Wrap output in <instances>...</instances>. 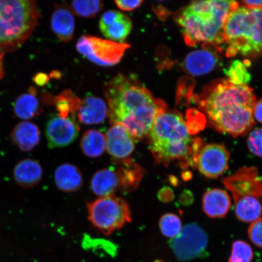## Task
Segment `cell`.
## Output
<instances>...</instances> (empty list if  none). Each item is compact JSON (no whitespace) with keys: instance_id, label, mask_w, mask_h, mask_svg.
Here are the masks:
<instances>
[{"instance_id":"cell-1","label":"cell","mask_w":262,"mask_h":262,"mask_svg":"<svg viewBox=\"0 0 262 262\" xmlns=\"http://www.w3.org/2000/svg\"><path fill=\"white\" fill-rule=\"evenodd\" d=\"M104 90L111 123L122 125L134 140L147 137L156 118L167 110L165 101L132 76L119 74Z\"/></svg>"},{"instance_id":"cell-2","label":"cell","mask_w":262,"mask_h":262,"mask_svg":"<svg viewBox=\"0 0 262 262\" xmlns=\"http://www.w3.org/2000/svg\"><path fill=\"white\" fill-rule=\"evenodd\" d=\"M198 101L209 124L219 132L244 136L254 126L256 98L248 85L216 80L204 88Z\"/></svg>"},{"instance_id":"cell-3","label":"cell","mask_w":262,"mask_h":262,"mask_svg":"<svg viewBox=\"0 0 262 262\" xmlns=\"http://www.w3.org/2000/svg\"><path fill=\"white\" fill-rule=\"evenodd\" d=\"M147 137L157 163L168 166L177 162L183 170L196 167L200 150L204 146V140L192 137L182 115L174 111L159 114Z\"/></svg>"},{"instance_id":"cell-4","label":"cell","mask_w":262,"mask_h":262,"mask_svg":"<svg viewBox=\"0 0 262 262\" xmlns=\"http://www.w3.org/2000/svg\"><path fill=\"white\" fill-rule=\"evenodd\" d=\"M235 1H196L179 11L176 20L186 45L217 47L224 42V26L229 13L237 7Z\"/></svg>"},{"instance_id":"cell-5","label":"cell","mask_w":262,"mask_h":262,"mask_svg":"<svg viewBox=\"0 0 262 262\" xmlns=\"http://www.w3.org/2000/svg\"><path fill=\"white\" fill-rule=\"evenodd\" d=\"M225 54L256 58L262 55V8H248L238 5L231 10L224 29Z\"/></svg>"},{"instance_id":"cell-6","label":"cell","mask_w":262,"mask_h":262,"mask_svg":"<svg viewBox=\"0 0 262 262\" xmlns=\"http://www.w3.org/2000/svg\"><path fill=\"white\" fill-rule=\"evenodd\" d=\"M39 16L34 1L0 0V51L20 47L34 32Z\"/></svg>"},{"instance_id":"cell-7","label":"cell","mask_w":262,"mask_h":262,"mask_svg":"<svg viewBox=\"0 0 262 262\" xmlns=\"http://www.w3.org/2000/svg\"><path fill=\"white\" fill-rule=\"evenodd\" d=\"M88 218L94 227L109 235L132 220L128 204L122 198L110 195L88 203Z\"/></svg>"},{"instance_id":"cell-8","label":"cell","mask_w":262,"mask_h":262,"mask_svg":"<svg viewBox=\"0 0 262 262\" xmlns=\"http://www.w3.org/2000/svg\"><path fill=\"white\" fill-rule=\"evenodd\" d=\"M130 45L91 35H83L78 40L77 49L80 54L101 67H112L122 60Z\"/></svg>"},{"instance_id":"cell-9","label":"cell","mask_w":262,"mask_h":262,"mask_svg":"<svg viewBox=\"0 0 262 262\" xmlns=\"http://www.w3.org/2000/svg\"><path fill=\"white\" fill-rule=\"evenodd\" d=\"M208 244L207 234L195 223L186 225L179 234L169 242L173 254L180 261L204 257L207 253Z\"/></svg>"},{"instance_id":"cell-10","label":"cell","mask_w":262,"mask_h":262,"mask_svg":"<svg viewBox=\"0 0 262 262\" xmlns=\"http://www.w3.org/2000/svg\"><path fill=\"white\" fill-rule=\"evenodd\" d=\"M222 183L231 192L234 202L247 196H262V177L255 167H242L233 175L223 180Z\"/></svg>"},{"instance_id":"cell-11","label":"cell","mask_w":262,"mask_h":262,"mask_svg":"<svg viewBox=\"0 0 262 262\" xmlns=\"http://www.w3.org/2000/svg\"><path fill=\"white\" fill-rule=\"evenodd\" d=\"M230 154L222 144L204 145L200 150L196 167L203 175L209 179H217L227 171Z\"/></svg>"},{"instance_id":"cell-12","label":"cell","mask_w":262,"mask_h":262,"mask_svg":"<svg viewBox=\"0 0 262 262\" xmlns=\"http://www.w3.org/2000/svg\"><path fill=\"white\" fill-rule=\"evenodd\" d=\"M79 131L75 117L52 115L46 126L48 146L53 149L69 146L76 140Z\"/></svg>"},{"instance_id":"cell-13","label":"cell","mask_w":262,"mask_h":262,"mask_svg":"<svg viewBox=\"0 0 262 262\" xmlns=\"http://www.w3.org/2000/svg\"><path fill=\"white\" fill-rule=\"evenodd\" d=\"M106 149L114 160L129 158L135 149V140L120 124H113L106 136Z\"/></svg>"},{"instance_id":"cell-14","label":"cell","mask_w":262,"mask_h":262,"mask_svg":"<svg viewBox=\"0 0 262 262\" xmlns=\"http://www.w3.org/2000/svg\"><path fill=\"white\" fill-rule=\"evenodd\" d=\"M217 63V55L211 49L205 47L189 53L185 59L183 68L186 73L201 76L211 73Z\"/></svg>"},{"instance_id":"cell-15","label":"cell","mask_w":262,"mask_h":262,"mask_svg":"<svg viewBox=\"0 0 262 262\" xmlns=\"http://www.w3.org/2000/svg\"><path fill=\"white\" fill-rule=\"evenodd\" d=\"M116 165L120 191L130 192L138 188L145 175V169L129 157L116 160Z\"/></svg>"},{"instance_id":"cell-16","label":"cell","mask_w":262,"mask_h":262,"mask_svg":"<svg viewBox=\"0 0 262 262\" xmlns=\"http://www.w3.org/2000/svg\"><path fill=\"white\" fill-rule=\"evenodd\" d=\"M107 114V107L102 99L94 96H87L81 100L76 115L81 123L97 124L103 122Z\"/></svg>"},{"instance_id":"cell-17","label":"cell","mask_w":262,"mask_h":262,"mask_svg":"<svg viewBox=\"0 0 262 262\" xmlns=\"http://www.w3.org/2000/svg\"><path fill=\"white\" fill-rule=\"evenodd\" d=\"M203 209L208 217L224 218L231 208L230 198L225 190L214 188L206 191L203 196Z\"/></svg>"},{"instance_id":"cell-18","label":"cell","mask_w":262,"mask_h":262,"mask_svg":"<svg viewBox=\"0 0 262 262\" xmlns=\"http://www.w3.org/2000/svg\"><path fill=\"white\" fill-rule=\"evenodd\" d=\"M11 139L23 151H30L40 143V130L35 124L25 121L16 124L11 134Z\"/></svg>"},{"instance_id":"cell-19","label":"cell","mask_w":262,"mask_h":262,"mask_svg":"<svg viewBox=\"0 0 262 262\" xmlns=\"http://www.w3.org/2000/svg\"><path fill=\"white\" fill-rule=\"evenodd\" d=\"M91 188L94 194L100 198L112 195L119 189V178L116 167L98 170L91 179Z\"/></svg>"},{"instance_id":"cell-20","label":"cell","mask_w":262,"mask_h":262,"mask_svg":"<svg viewBox=\"0 0 262 262\" xmlns=\"http://www.w3.org/2000/svg\"><path fill=\"white\" fill-rule=\"evenodd\" d=\"M42 176V167L37 160H22L16 164L14 169L15 182L23 188L34 187L40 183Z\"/></svg>"},{"instance_id":"cell-21","label":"cell","mask_w":262,"mask_h":262,"mask_svg":"<svg viewBox=\"0 0 262 262\" xmlns=\"http://www.w3.org/2000/svg\"><path fill=\"white\" fill-rule=\"evenodd\" d=\"M54 180L57 188L67 192L78 191L83 182L80 170L70 163H64L58 167L54 173Z\"/></svg>"},{"instance_id":"cell-22","label":"cell","mask_w":262,"mask_h":262,"mask_svg":"<svg viewBox=\"0 0 262 262\" xmlns=\"http://www.w3.org/2000/svg\"><path fill=\"white\" fill-rule=\"evenodd\" d=\"M51 28L61 41H70L73 37L75 30V19L73 13L64 6H59L52 14Z\"/></svg>"},{"instance_id":"cell-23","label":"cell","mask_w":262,"mask_h":262,"mask_svg":"<svg viewBox=\"0 0 262 262\" xmlns=\"http://www.w3.org/2000/svg\"><path fill=\"white\" fill-rule=\"evenodd\" d=\"M14 110L15 116L22 120L31 119L38 116L40 106L35 88H30L27 93L17 98Z\"/></svg>"},{"instance_id":"cell-24","label":"cell","mask_w":262,"mask_h":262,"mask_svg":"<svg viewBox=\"0 0 262 262\" xmlns=\"http://www.w3.org/2000/svg\"><path fill=\"white\" fill-rule=\"evenodd\" d=\"M80 147L85 156L97 158L102 155L105 150L106 137L99 130H88L81 137Z\"/></svg>"},{"instance_id":"cell-25","label":"cell","mask_w":262,"mask_h":262,"mask_svg":"<svg viewBox=\"0 0 262 262\" xmlns=\"http://www.w3.org/2000/svg\"><path fill=\"white\" fill-rule=\"evenodd\" d=\"M234 204L235 215L239 221L250 223L260 218L262 206L257 198L247 196L237 200Z\"/></svg>"},{"instance_id":"cell-26","label":"cell","mask_w":262,"mask_h":262,"mask_svg":"<svg viewBox=\"0 0 262 262\" xmlns=\"http://www.w3.org/2000/svg\"><path fill=\"white\" fill-rule=\"evenodd\" d=\"M132 27V21L130 19L123 14L114 24L100 29V31L104 37L109 39V40L117 42H123L127 36L130 34Z\"/></svg>"},{"instance_id":"cell-27","label":"cell","mask_w":262,"mask_h":262,"mask_svg":"<svg viewBox=\"0 0 262 262\" xmlns=\"http://www.w3.org/2000/svg\"><path fill=\"white\" fill-rule=\"evenodd\" d=\"M251 61L249 60H235L225 70L228 80L236 85H248L251 79V75L248 70L250 67Z\"/></svg>"},{"instance_id":"cell-28","label":"cell","mask_w":262,"mask_h":262,"mask_svg":"<svg viewBox=\"0 0 262 262\" xmlns=\"http://www.w3.org/2000/svg\"><path fill=\"white\" fill-rule=\"evenodd\" d=\"M80 103V98L70 91H64L55 100L58 114L64 117H75Z\"/></svg>"},{"instance_id":"cell-29","label":"cell","mask_w":262,"mask_h":262,"mask_svg":"<svg viewBox=\"0 0 262 262\" xmlns=\"http://www.w3.org/2000/svg\"><path fill=\"white\" fill-rule=\"evenodd\" d=\"M72 11L78 16L84 18H93L103 8V2L100 0L91 1H74L71 2Z\"/></svg>"},{"instance_id":"cell-30","label":"cell","mask_w":262,"mask_h":262,"mask_svg":"<svg viewBox=\"0 0 262 262\" xmlns=\"http://www.w3.org/2000/svg\"><path fill=\"white\" fill-rule=\"evenodd\" d=\"M159 227L160 231L163 235L168 238H173L181 231L182 222L178 215L168 213L160 218Z\"/></svg>"},{"instance_id":"cell-31","label":"cell","mask_w":262,"mask_h":262,"mask_svg":"<svg viewBox=\"0 0 262 262\" xmlns=\"http://www.w3.org/2000/svg\"><path fill=\"white\" fill-rule=\"evenodd\" d=\"M254 257L253 249L247 242L235 241L232 245L228 262H251Z\"/></svg>"},{"instance_id":"cell-32","label":"cell","mask_w":262,"mask_h":262,"mask_svg":"<svg viewBox=\"0 0 262 262\" xmlns=\"http://www.w3.org/2000/svg\"><path fill=\"white\" fill-rule=\"evenodd\" d=\"M248 146L254 155L262 157V127L251 131L248 138Z\"/></svg>"},{"instance_id":"cell-33","label":"cell","mask_w":262,"mask_h":262,"mask_svg":"<svg viewBox=\"0 0 262 262\" xmlns=\"http://www.w3.org/2000/svg\"><path fill=\"white\" fill-rule=\"evenodd\" d=\"M248 234L251 241L257 247L262 248V219L252 222Z\"/></svg>"},{"instance_id":"cell-34","label":"cell","mask_w":262,"mask_h":262,"mask_svg":"<svg viewBox=\"0 0 262 262\" xmlns=\"http://www.w3.org/2000/svg\"><path fill=\"white\" fill-rule=\"evenodd\" d=\"M122 12L116 11H108L101 16L100 20V29H102L114 24L123 15Z\"/></svg>"},{"instance_id":"cell-35","label":"cell","mask_w":262,"mask_h":262,"mask_svg":"<svg viewBox=\"0 0 262 262\" xmlns=\"http://www.w3.org/2000/svg\"><path fill=\"white\" fill-rule=\"evenodd\" d=\"M142 0H135V1H127V0H120L116 1L117 6L120 9L125 11H132L133 10L138 8L142 4Z\"/></svg>"},{"instance_id":"cell-36","label":"cell","mask_w":262,"mask_h":262,"mask_svg":"<svg viewBox=\"0 0 262 262\" xmlns=\"http://www.w3.org/2000/svg\"><path fill=\"white\" fill-rule=\"evenodd\" d=\"M159 199L163 202H169L174 198L172 190L168 187L160 189L158 194Z\"/></svg>"},{"instance_id":"cell-37","label":"cell","mask_w":262,"mask_h":262,"mask_svg":"<svg viewBox=\"0 0 262 262\" xmlns=\"http://www.w3.org/2000/svg\"><path fill=\"white\" fill-rule=\"evenodd\" d=\"M254 118L257 122L262 123V97L255 103Z\"/></svg>"},{"instance_id":"cell-38","label":"cell","mask_w":262,"mask_h":262,"mask_svg":"<svg viewBox=\"0 0 262 262\" xmlns=\"http://www.w3.org/2000/svg\"><path fill=\"white\" fill-rule=\"evenodd\" d=\"M48 81L49 77L46 74H38L34 77V81L38 86H43L48 83Z\"/></svg>"},{"instance_id":"cell-39","label":"cell","mask_w":262,"mask_h":262,"mask_svg":"<svg viewBox=\"0 0 262 262\" xmlns=\"http://www.w3.org/2000/svg\"><path fill=\"white\" fill-rule=\"evenodd\" d=\"M242 6L248 8H262V0L257 1H243L241 2Z\"/></svg>"},{"instance_id":"cell-40","label":"cell","mask_w":262,"mask_h":262,"mask_svg":"<svg viewBox=\"0 0 262 262\" xmlns=\"http://www.w3.org/2000/svg\"><path fill=\"white\" fill-rule=\"evenodd\" d=\"M181 202H183V205H188L191 204L193 201V196L191 192L188 191L183 192L181 195Z\"/></svg>"},{"instance_id":"cell-41","label":"cell","mask_w":262,"mask_h":262,"mask_svg":"<svg viewBox=\"0 0 262 262\" xmlns=\"http://www.w3.org/2000/svg\"><path fill=\"white\" fill-rule=\"evenodd\" d=\"M3 53L0 51V78H2L4 74V68H3Z\"/></svg>"},{"instance_id":"cell-42","label":"cell","mask_w":262,"mask_h":262,"mask_svg":"<svg viewBox=\"0 0 262 262\" xmlns=\"http://www.w3.org/2000/svg\"><path fill=\"white\" fill-rule=\"evenodd\" d=\"M155 262H162V261H160V260H157V261H156Z\"/></svg>"}]
</instances>
